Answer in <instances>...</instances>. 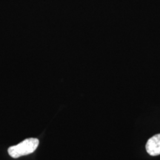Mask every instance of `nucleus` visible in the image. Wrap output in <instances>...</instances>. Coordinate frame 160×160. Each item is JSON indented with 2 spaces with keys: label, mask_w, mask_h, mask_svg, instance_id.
Masks as SVG:
<instances>
[{
  "label": "nucleus",
  "mask_w": 160,
  "mask_h": 160,
  "mask_svg": "<svg viewBox=\"0 0 160 160\" xmlns=\"http://www.w3.org/2000/svg\"><path fill=\"white\" fill-rule=\"evenodd\" d=\"M145 148L147 153L151 156L160 155V133L156 134L148 140Z\"/></svg>",
  "instance_id": "obj_2"
},
{
  "label": "nucleus",
  "mask_w": 160,
  "mask_h": 160,
  "mask_svg": "<svg viewBox=\"0 0 160 160\" xmlns=\"http://www.w3.org/2000/svg\"><path fill=\"white\" fill-rule=\"evenodd\" d=\"M39 140L36 138H29L17 145L11 146L8 148V153L11 157L19 158L33 153L39 145Z\"/></svg>",
  "instance_id": "obj_1"
}]
</instances>
